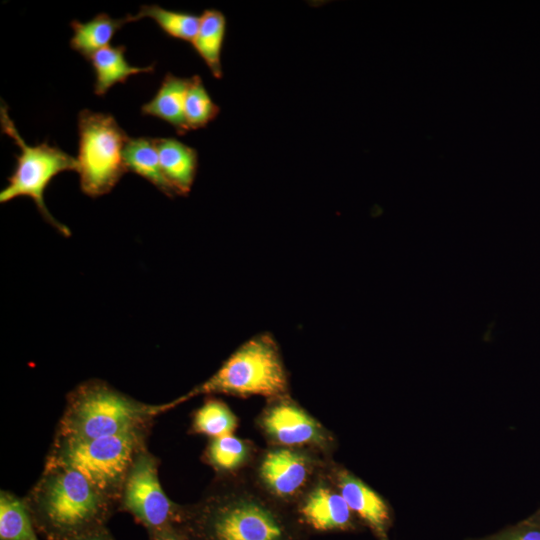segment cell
Here are the masks:
<instances>
[{"mask_svg": "<svg viewBox=\"0 0 540 540\" xmlns=\"http://www.w3.org/2000/svg\"><path fill=\"white\" fill-rule=\"evenodd\" d=\"M177 405L176 400L146 404L102 380H88L69 393L54 441H86L149 429L157 415Z\"/></svg>", "mask_w": 540, "mask_h": 540, "instance_id": "3", "label": "cell"}, {"mask_svg": "<svg viewBox=\"0 0 540 540\" xmlns=\"http://www.w3.org/2000/svg\"><path fill=\"white\" fill-rule=\"evenodd\" d=\"M25 499L1 490L0 540H40Z\"/></svg>", "mask_w": 540, "mask_h": 540, "instance_id": "20", "label": "cell"}, {"mask_svg": "<svg viewBox=\"0 0 540 540\" xmlns=\"http://www.w3.org/2000/svg\"><path fill=\"white\" fill-rule=\"evenodd\" d=\"M201 394L268 399L289 395L288 374L276 341L258 334L236 349L206 381L177 398L179 404Z\"/></svg>", "mask_w": 540, "mask_h": 540, "instance_id": "4", "label": "cell"}, {"mask_svg": "<svg viewBox=\"0 0 540 540\" xmlns=\"http://www.w3.org/2000/svg\"><path fill=\"white\" fill-rule=\"evenodd\" d=\"M157 458L146 445L136 453L127 473L119 508L130 513L148 533L178 526L184 505L170 500L159 481Z\"/></svg>", "mask_w": 540, "mask_h": 540, "instance_id": "9", "label": "cell"}, {"mask_svg": "<svg viewBox=\"0 0 540 540\" xmlns=\"http://www.w3.org/2000/svg\"><path fill=\"white\" fill-rule=\"evenodd\" d=\"M149 540H187L178 526L148 533Z\"/></svg>", "mask_w": 540, "mask_h": 540, "instance_id": "25", "label": "cell"}, {"mask_svg": "<svg viewBox=\"0 0 540 540\" xmlns=\"http://www.w3.org/2000/svg\"><path fill=\"white\" fill-rule=\"evenodd\" d=\"M226 30V16L220 10L206 9L200 15L198 31L191 43L212 76L217 79L223 76L221 55Z\"/></svg>", "mask_w": 540, "mask_h": 540, "instance_id": "16", "label": "cell"}, {"mask_svg": "<svg viewBox=\"0 0 540 540\" xmlns=\"http://www.w3.org/2000/svg\"><path fill=\"white\" fill-rule=\"evenodd\" d=\"M24 499L46 540H74L104 527L117 505L78 471L49 463Z\"/></svg>", "mask_w": 540, "mask_h": 540, "instance_id": "2", "label": "cell"}, {"mask_svg": "<svg viewBox=\"0 0 540 540\" xmlns=\"http://www.w3.org/2000/svg\"><path fill=\"white\" fill-rule=\"evenodd\" d=\"M142 18L152 19L168 36L192 43L200 22V16L162 8L156 4L142 5L135 15H127V23Z\"/></svg>", "mask_w": 540, "mask_h": 540, "instance_id": "21", "label": "cell"}, {"mask_svg": "<svg viewBox=\"0 0 540 540\" xmlns=\"http://www.w3.org/2000/svg\"><path fill=\"white\" fill-rule=\"evenodd\" d=\"M77 128L81 190L90 197L103 196L128 172L123 150L129 137L112 115L88 109L79 112Z\"/></svg>", "mask_w": 540, "mask_h": 540, "instance_id": "6", "label": "cell"}, {"mask_svg": "<svg viewBox=\"0 0 540 540\" xmlns=\"http://www.w3.org/2000/svg\"><path fill=\"white\" fill-rule=\"evenodd\" d=\"M467 540H540V527L523 520L495 534L482 538H469Z\"/></svg>", "mask_w": 540, "mask_h": 540, "instance_id": "24", "label": "cell"}, {"mask_svg": "<svg viewBox=\"0 0 540 540\" xmlns=\"http://www.w3.org/2000/svg\"><path fill=\"white\" fill-rule=\"evenodd\" d=\"M191 77L167 73L155 96L141 107L143 115L159 118L170 124L179 135L189 132L185 119V99Z\"/></svg>", "mask_w": 540, "mask_h": 540, "instance_id": "15", "label": "cell"}, {"mask_svg": "<svg viewBox=\"0 0 540 540\" xmlns=\"http://www.w3.org/2000/svg\"><path fill=\"white\" fill-rule=\"evenodd\" d=\"M123 45L107 46L96 52L90 62L95 72L94 93L102 96L118 83H124L132 75L151 73L154 64L146 67L130 65L125 58Z\"/></svg>", "mask_w": 540, "mask_h": 540, "instance_id": "17", "label": "cell"}, {"mask_svg": "<svg viewBox=\"0 0 540 540\" xmlns=\"http://www.w3.org/2000/svg\"><path fill=\"white\" fill-rule=\"evenodd\" d=\"M238 427V418L227 404L209 399L193 416L191 432L210 438L233 434Z\"/></svg>", "mask_w": 540, "mask_h": 540, "instance_id": "22", "label": "cell"}, {"mask_svg": "<svg viewBox=\"0 0 540 540\" xmlns=\"http://www.w3.org/2000/svg\"><path fill=\"white\" fill-rule=\"evenodd\" d=\"M74 540H114L106 526L91 531Z\"/></svg>", "mask_w": 540, "mask_h": 540, "instance_id": "26", "label": "cell"}, {"mask_svg": "<svg viewBox=\"0 0 540 540\" xmlns=\"http://www.w3.org/2000/svg\"><path fill=\"white\" fill-rule=\"evenodd\" d=\"M123 158L127 171L143 177L169 197L176 195L163 174L155 138L129 137L123 150Z\"/></svg>", "mask_w": 540, "mask_h": 540, "instance_id": "18", "label": "cell"}, {"mask_svg": "<svg viewBox=\"0 0 540 540\" xmlns=\"http://www.w3.org/2000/svg\"><path fill=\"white\" fill-rule=\"evenodd\" d=\"M259 450L254 442L229 434L210 438L203 460L216 475H236L250 469Z\"/></svg>", "mask_w": 540, "mask_h": 540, "instance_id": "14", "label": "cell"}, {"mask_svg": "<svg viewBox=\"0 0 540 540\" xmlns=\"http://www.w3.org/2000/svg\"><path fill=\"white\" fill-rule=\"evenodd\" d=\"M184 111L189 131L206 127L220 113V107L211 98L199 75L191 77Z\"/></svg>", "mask_w": 540, "mask_h": 540, "instance_id": "23", "label": "cell"}, {"mask_svg": "<svg viewBox=\"0 0 540 540\" xmlns=\"http://www.w3.org/2000/svg\"><path fill=\"white\" fill-rule=\"evenodd\" d=\"M160 165L176 195H187L198 168L197 151L175 138H155Z\"/></svg>", "mask_w": 540, "mask_h": 540, "instance_id": "13", "label": "cell"}, {"mask_svg": "<svg viewBox=\"0 0 540 540\" xmlns=\"http://www.w3.org/2000/svg\"><path fill=\"white\" fill-rule=\"evenodd\" d=\"M255 422L269 446L312 449L329 457L337 448L335 435L290 395L268 399Z\"/></svg>", "mask_w": 540, "mask_h": 540, "instance_id": "10", "label": "cell"}, {"mask_svg": "<svg viewBox=\"0 0 540 540\" xmlns=\"http://www.w3.org/2000/svg\"><path fill=\"white\" fill-rule=\"evenodd\" d=\"M178 528L187 540H309L293 508L251 479L248 472L216 475L201 498L184 505Z\"/></svg>", "mask_w": 540, "mask_h": 540, "instance_id": "1", "label": "cell"}, {"mask_svg": "<svg viewBox=\"0 0 540 540\" xmlns=\"http://www.w3.org/2000/svg\"><path fill=\"white\" fill-rule=\"evenodd\" d=\"M126 23V17L114 19L106 13H99L86 22L73 20L70 47L90 60L96 52L110 45L115 33Z\"/></svg>", "mask_w": 540, "mask_h": 540, "instance_id": "19", "label": "cell"}, {"mask_svg": "<svg viewBox=\"0 0 540 540\" xmlns=\"http://www.w3.org/2000/svg\"><path fill=\"white\" fill-rule=\"evenodd\" d=\"M327 476L364 527L378 540H389L393 511L385 498L334 460L328 466Z\"/></svg>", "mask_w": 540, "mask_h": 540, "instance_id": "12", "label": "cell"}, {"mask_svg": "<svg viewBox=\"0 0 540 540\" xmlns=\"http://www.w3.org/2000/svg\"><path fill=\"white\" fill-rule=\"evenodd\" d=\"M294 511L311 534L359 532L364 528L328 478L327 470L296 504Z\"/></svg>", "mask_w": 540, "mask_h": 540, "instance_id": "11", "label": "cell"}, {"mask_svg": "<svg viewBox=\"0 0 540 540\" xmlns=\"http://www.w3.org/2000/svg\"><path fill=\"white\" fill-rule=\"evenodd\" d=\"M333 457L306 448L269 446L259 450L247 471L277 502L293 508L325 474Z\"/></svg>", "mask_w": 540, "mask_h": 540, "instance_id": "8", "label": "cell"}, {"mask_svg": "<svg viewBox=\"0 0 540 540\" xmlns=\"http://www.w3.org/2000/svg\"><path fill=\"white\" fill-rule=\"evenodd\" d=\"M526 522L540 527V508L525 519Z\"/></svg>", "mask_w": 540, "mask_h": 540, "instance_id": "27", "label": "cell"}, {"mask_svg": "<svg viewBox=\"0 0 540 540\" xmlns=\"http://www.w3.org/2000/svg\"><path fill=\"white\" fill-rule=\"evenodd\" d=\"M0 123L3 133L14 140L19 147L17 163L8 184L0 192V202L6 203L17 197L31 198L43 219L65 237L71 235L70 229L55 219L48 210L44 194L52 179L64 171H78L77 159L63 150L44 142L28 145L20 136L7 107L1 105Z\"/></svg>", "mask_w": 540, "mask_h": 540, "instance_id": "7", "label": "cell"}, {"mask_svg": "<svg viewBox=\"0 0 540 540\" xmlns=\"http://www.w3.org/2000/svg\"><path fill=\"white\" fill-rule=\"evenodd\" d=\"M148 429L86 441L55 442L46 463L81 473L100 493L119 505L122 488Z\"/></svg>", "mask_w": 540, "mask_h": 540, "instance_id": "5", "label": "cell"}]
</instances>
